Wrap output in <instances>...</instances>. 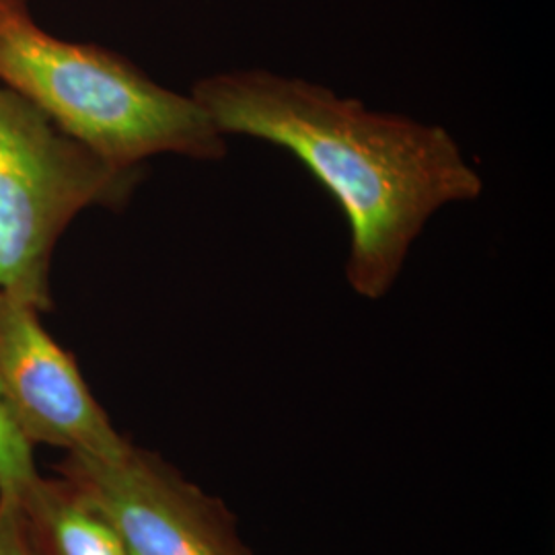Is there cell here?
Here are the masks:
<instances>
[{
    "label": "cell",
    "instance_id": "4",
    "mask_svg": "<svg viewBox=\"0 0 555 555\" xmlns=\"http://www.w3.org/2000/svg\"><path fill=\"white\" fill-rule=\"evenodd\" d=\"M56 474L132 555H254L219 498L128 438L109 453H66Z\"/></svg>",
    "mask_w": 555,
    "mask_h": 555
},
{
    "label": "cell",
    "instance_id": "8",
    "mask_svg": "<svg viewBox=\"0 0 555 555\" xmlns=\"http://www.w3.org/2000/svg\"><path fill=\"white\" fill-rule=\"evenodd\" d=\"M0 555H41L20 496L13 492H0Z\"/></svg>",
    "mask_w": 555,
    "mask_h": 555
},
{
    "label": "cell",
    "instance_id": "2",
    "mask_svg": "<svg viewBox=\"0 0 555 555\" xmlns=\"http://www.w3.org/2000/svg\"><path fill=\"white\" fill-rule=\"evenodd\" d=\"M0 85L60 130L118 167L157 155L227 157V137L194 100L98 43L62 40L34 20L29 0H0Z\"/></svg>",
    "mask_w": 555,
    "mask_h": 555
},
{
    "label": "cell",
    "instance_id": "1",
    "mask_svg": "<svg viewBox=\"0 0 555 555\" xmlns=\"http://www.w3.org/2000/svg\"><path fill=\"white\" fill-rule=\"evenodd\" d=\"M194 100L224 137L288 151L334 198L350 231L346 280L383 298L440 208L483 194V179L438 124L378 112L298 77L238 68L199 79Z\"/></svg>",
    "mask_w": 555,
    "mask_h": 555
},
{
    "label": "cell",
    "instance_id": "3",
    "mask_svg": "<svg viewBox=\"0 0 555 555\" xmlns=\"http://www.w3.org/2000/svg\"><path fill=\"white\" fill-rule=\"evenodd\" d=\"M142 179L73 139L0 85V291L54 309L50 270L62 233L93 206L121 210Z\"/></svg>",
    "mask_w": 555,
    "mask_h": 555
},
{
    "label": "cell",
    "instance_id": "6",
    "mask_svg": "<svg viewBox=\"0 0 555 555\" xmlns=\"http://www.w3.org/2000/svg\"><path fill=\"white\" fill-rule=\"evenodd\" d=\"M17 496L41 555H132L116 529L62 477L34 474Z\"/></svg>",
    "mask_w": 555,
    "mask_h": 555
},
{
    "label": "cell",
    "instance_id": "7",
    "mask_svg": "<svg viewBox=\"0 0 555 555\" xmlns=\"http://www.w3.org/2000/svg\"><path fill=\"white\" fill-rule=\"evenodd\" d=\"M34 474V447L21 435L0 385V492L17 494Z\"/></svg>",
    "mask_w": 555,
    "mask_h": 555
},
{
    "label": "cell",
    "instance_id": "5",
    "mask_svg": "<svg viewBox=\"0 0 555 555\" xmlns=\"http://www.w3.org/2000/svg\"><path fill=\"white\" fill-rule=\"evenodd\" d=\"M40 311L0 291V385L23 438L66 453H109L126 438Z\"/></svg>",
    "mask_w": 555,
    "mask_h": 555
}]
</instances>
